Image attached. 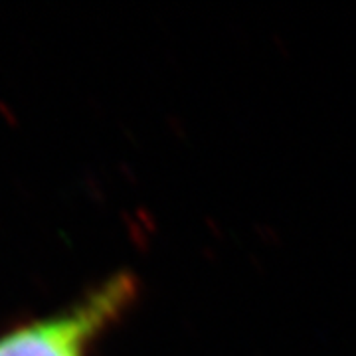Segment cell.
Listing matches in <instances>:
<instances>
[{
    "mask_svg": "<svg viewBox=\"0 0 356 356\" xmlns=\"http://www.w3.org/2000/svg\"><path fill=\"white\" fill-rule=\"evenodd\" d=\"M135 297V277L117 273L62 313L4 332L0 356H89L97 339L121 318Z\"/></svg>",
    "mask_w": 356,
    "mask_h": 356,
    "instance_id": "cell-1",
    "label": "cell"
}]
</instances>
